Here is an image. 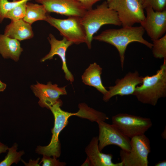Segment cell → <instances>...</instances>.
Wrapping results in <instances>:
<instances>
[{
  "instance_id": "cell-8",
  "label": "cell",
  "mask_w": 166,
  "mask_h": 166,
  "mask_svg": "<svg viewBox=\"0 0 166 166\" xmlns=\"http://www.w3.org/2000/svg\"><path fill=\"white\" fill-rule=\"evenodd\" d=\"M112 121V124L130 139L144 134L152 125L149 118L126 113H119L113 116Z\"/></svg>"
},
{
  "instance_id": "cell-28",
  "label": "cell",
  "mask_w": 166,
  "mask_h": 166,
  "mask_svg": "<svg viewBox=\"0 0 166 166\" xmlns=\"http://www.w3.org/2000/svg\"><path fill=\"white\" fill-rule=\"evenodd\" d=\"M39 159L40 158H38L36 160H30L28 163L25 162L23 160H22V161L26 166H40V164L38 163Z\"/></svg>"
},
{
  "instance_id": "cell-14",
  "label": "cell",
  "mask_w": 166,
  "mask_h": 166,
  "mask_svg": "<svg viewBox=\"0 0 166 166\" xmlns=\"http://www.w3.org/2000/svg\"><path fill=\"white\" fill-rule=\"evenodd\" d=\"M47 38L50 45V50L49 53L41 59V61L52 59L54 55H58L62 62V69L65 73V78L71 82H73L74 77L68 68L66 57L67 50L73 43L64 38L61 40H57L52 34H49Z\"/></svg>"
},
{
  "instance_id": "cell-4",
  "label": "cell",
  "mask_w": 166,
  "mask_h": 166,
  "mask_svg": "<svg viewBox=\"0 0 166 166\" xmlns=\"http://www.w3.org/2000/svg\"><path fill=\"white\" fill-rule=\"evenodd\" d=\"M62 103L61 101L59 99L49 108L54 119V125L51 130L52 135L50 142L48 145L37 147L36 152L39 154L57 158L61 155V145L59 139V135L68 124L69 117L75 116V113H69L62 110L61 108Z\"/></svg>"
},
{
  "instance_id": "cell-20",
  "label": "cell",
  "mask_w": 166,
  "mask_h": 166,
  "mask_svg": "<svg viewBox=\"0 0 166 166\" xmlns=\"http://www.w3.org/2000/svg\"><path fill=\"white\" fill-rule=\"evenodd\" d=\"M78 107L79 110L75 113L76 116L97 122L100 121H105L109 119V117L105 113L88 107L85 103L79 104Z\"/></svg>"
},
{
  "instance_id": "cell-6",
  "label": "cell",
  "mask_w": 166,
  "mask_h": 166,
  "mask_svg": "<svg viewBox=\"0 0 166 166\" xmlns=\"http://www.w3.org/2000/svg\"><path fill=\"white\" fill-rule=\"evenodd\" d=\"M129 152L121 149L120 156L123 166H148L151 152L150 141L144 134L130 139Z\"/></svg>"
},
{
  "instance_id": "cell-19",
  "label": "cell",
  "mask_w": 166,
  "mask_h": 166,
  "mask_svg": "<svg viewBox=\"0 0 166 166\" xmlns=\"http://www.w3.org/2000/svg\"><path fill=\"white\" fill-rule=\"evenodd\" d=\"M48 12L43 5L28 2L26 3L25 15L23 20L32 25L40 20L45 21Z\"/></svg>"
},
{
  "instance_id": "cell-32",
  "label": "cell",
  "mask_w": 166,
  "mask_h": 166,
  "mask_svg": "<svg viewBox=\"0 0 166 166\" xmlns=\"http://www.w3.org/2000/svg\"><path fill=\"white\" fill-rule=\"evenodd\" d=\"M6 85L0 80V92L3 91L6 89Z\"/></svg>"
},
{
  "instance_id": "cell-33",
  "label": "cell",
  "mask_w": 166,
  "mask_h": 166,
  "mask_svg": "<svg viewBox=\"0 0 166 166\" xmlns=\"http://www.w3.org/2000/svg\"><path fill=\"white\" fill-rule=\"evenodd\" d=\"M166 128L164 129V131L162 132L161 134V136L162 137V138H164V139H166Z\"/></svg>"
},
{
  "instance_id": "cell-23",
  "label": "cell",
  "mask_w": 166,
  "mask_h": 166,
  "mask_svg": "<svg viewBox=\"0 0 166 166\" xmlns=\"http://www.w3.org/2000/svg\"><path fill=\"white\" fill-rule=\"evenodd\" d=\"M27 1H25L16 6L10 10L6 14L5 18L12 21H16L24 18L26 13Z\"/></svg>"
},
{
  "instance_id": "cell-15",
  "label": "cell",
  "mask_w": 166,
  "mask_h": 166,
  "mask_svg": "<svg viewBox=\"0 0 166 166\" xmlns=\"http://www.w3.org/2000/svg\"><path fill=\"white\" fill-rule=\"evenodd\" d=\"M97 137H94L85 148V152L91 161V166H123L121 162L114 163L111 154L102 152L98 148Z\"/></svg>"
},
{
  "instance_id": "cell-24",
  "label": "cell",
  "mask_w": 166,
  "mask_h": 166,
  "mask_svg": "<svg viewBox=\"0 0 166 166\" xmlns=\"http://www.w3.org/2000/svg\"><path fill=\"white\" fill-rule=\"evenodd\" d=\"M30 0H14L10 2L8 0H0V23H2L6 14L10 10L25 1Z\"/></svg>"
},
{
  "instance_id": "cell-34",
  "label": "cell",
  "mask_w": 166,
  "mask_h": 166,
  "mask_svg": "<svg viewBox=\"0 0 166 166\" xmlns=\"http://www.w3.org/2000/svg\"><path fill=\"white\" fill-rule=\"evenodd\" d=\"M139 2H140L141 4L143 1V0H137Z\"/></svg>"
},
{
  "instance_id": "cell-16",
  "label": "cell",
  "mask_w": 166,
  "mask_h": 166,
  "mask_svg": "<svg viewBox=\"0 0 166 166\" xmlns=\"http://www.w3.org/2000/svg\"><path fill=\"white\" fill-rule=\"evenodd\" d=\"M4 34L19 41L32 38L34 33L31 25L23 19L16 21H11L5 28Z\"/></svg>"
},
{
  "instance_id": "cell-13",
  "label": "cell",
  "mask_w": 166,
  "mask_h": 166,
  "mask_svg": "<svg viewBox=\"0 0 166 166\" xmlns=\"http://www.w3.org/2000/svg\"><path fill=\"white\" fill-rule=\"evenodd\" d=\"M65 87H58L57 84L53 85L51 82L46 85L37 82L36 84L31 85V88L35 95L39 98V105L49 109L59 99L61 95L67 94Z\"/></svg>"
},
{
  "instance_id": "cell-29",
  "label": "cell",
  "mask_w": 166,
  "mask_h": 166,
  "mask_svg": "<svg viewBox=\"0 0 166 166\" xmlns=\"http://www.w3.org/2000/svg\"><path fill=\"white\" fill-rule=\"evenodd\" d=\"M8 147L0 141V154L6 152L8 149Z\"/></svg>"
},
{
  "instance_id": "cell-12",
  "label": "cell",
  "mask_w": 166,
  "mask_h": 166,
  "mask_svg": "<svg viewBox=\"0 0 166 166\" xmlns=\"http://www.w3.org/2000/svg\"><path fill=\"white\" fill-rule=\"evenodd\" d=\"M143 77L140 76L137 71L129 72L121 79H117L115 85L109 88L107 93L103 95V100L108 101L112 97L133 95L136 87L142 82Z\"/></svg>"
},
{
  "instance_id": "cell-27",
  "label": "cell",
  "mask_w": 166,
  "mask_h": 166,
  "mask_svg": "<svg viewBox=\"0 0 166 166\" xmlns=\"http://www.w3.org/2000/svg\"><path fill=\"white\" fill-rule=\"evenodd\" d=\"M83 5L86 10L93 8V5L97 2L102 0H78Z\"/></svg>"
},
{
  "instance_id": "cell-7",
  "label": "cell",
  "mask_w": 166,
  "mask_h": 166,
  "mask_svg": "<svg viewBox=\"0 0 166 166\" xmlns=\"http://www.w3.org/2000/svg\"><path fill=\"white\" fill-rule=\"evenodd\" d=\"M109 7L116 11L122 27L140 23L145 15L142 4L137 0H107Z\"/></svg>"
},
{
  "instance_id": "cell-22",
  "label": "cell",
  "mask_w": 166,
  "mask_h": 166,
  "mask_svg": "<svg viewBox=\"0 0 166 166\" xmlns=\"http://www.w3.org/2000/svg\"><path fill=\"white\" fill-rule=\"evenodd\" d=\"M152 49L153 56L157 58L166 59V35L152 40Z\"/></svg>"
},
{
  "instance_id": "cell-10",
  "label": "cell",
  "mask_w": 166,
  "mask_h": 166,
  "mask_svg": "<svg viewBox=\"0 0 166 166\" xmlns=\"http://www.w3.org/2000/svg\"><path fill=\"white\" fill-rule=\"evenodd\" d=\"M145 9L146 15L140 26L152 41L161 38L166 31V10L156 11L150 7Z\"/></svg>"
},
{
  "instance_id": "cell-21",
  "label": "cell",
  "mask_w": 166,
  "mask_h": 166,
  "mask_svg": "<svg viewBox=\"0 0 166 166\" xmlns=\"http://www.w3.org/2000/svg\"><path fill=\"white\" fill-rule=\"evenodd\" d=\"M18 144L15 143L8 148V152L4 159L0 162V166H10L13 163L17 164L21 160V157L24 154L23 150L17 151Z\"/></svg>"
},
{
  "instance_id": "cell-30",
  "label": "cell",
  "mask_w": 166,
  "mask_h": 166,
  "mask_svg": "<svg viewBox=\"0 0 166 166\" xmlns=\"http://www.w3.org/2000/svg\"><path fill=\"white\" fill-rule=\"evenodd\" d=\"M82 166H91V164L89 158L87 157L84 162L81 165Z\"/></svg>"
},
{
  "instance_id": "cell-5",
  "label": "cell",
  "mask_w": 166,
  "mask_h": 166,
  "mask_svg": "<svg viewBox=\"0 0 166 166\" xmlns=\"http://www.w3.org/2000/svg\"><path fill=\"white\" fill-rule=\"evenodd\" d=\"M45 21L57 29L63 38L73 44L86 43V34L81 17L71 16L66 19H60L48 14Z\"/></svg>"
},
{
  "instance_id": "cell-18",
  "label": "cell",
  "mask_w": 166,
  "mask_h": 166,
  "mask_svg": "<svg viewBox=\"0 0 166 166\" xmlns=\"http://www.w3.org/2000/svg\"><path fill=\"white\" fill-rule=\"evenodd\" d=\"M102 69L96 62L91 64L81 76L85 85L94 87L104 95L108 90L102 84L101 77Z\"/></svg>"
},
{
  "instance_id": "cell-1",
  "label": "cell",
  "mask_w": 166,
  "mask_h": 166,
  "mask_svg": "<svg viewBox=\"0 0 166 166\" xmlns=\"http://www.w3.org/2000/svg\"><path fill=\"white\" fill-rule=\"evenodd\" d=\"M144 32L141 26L122 27L120 29L105 30L99 35L93 36V39L107 43L116 48L119 53L121 66L123 69L125 52L129 44L133 42H138L152 49V43L143 37Z\"/></svg>"
},
{
  "instance_id": "cell-25",
  "label": "cell",
  "mask_w": 166,
  "mask_h": 166,
  "mask_svg": "<svg viewBox=\"0 0 166 166\" xmlns=\"http://www.w3.org/2000/svg\"><path fill=\"white\" fill-rule=\"evenodd\" d=\"M142 5L144 9L150 7L155 11H162L166 10V0H143Z\"/></svg>"
},
{
  "instance_id": "cell-2",
  "label": "cell",
  "mask_w": 166,
  "mask_h": 166,
  "mask_svg": "<svg viewBox=\"0 0 166 166\" xmlns=\"http://www.w3.org/2000/svg\"><path fill=\"white\" fill-rule=\"evenodd\" d=\"M141 103L155 106L158 100L166 96V59L155 74L143 77L140 86L133 94Z\"/></svg>"
},
{
  "instance_id": "cell-31",
  "label": "cell",
  "mask_w": 166,
  "mask_h": 166,
  "mask_svg": "<svg viewBox=\"0 0 166 166\" xmlns=\"http://www.w3.org/2000/svg\"><path fill=\"white\" fill-rule=\"evenodd\" d=\"M155 166H166V160H162L156 163L155 165Z\"/></svg>"
},
{
  "instance_id": "cell-26",
  "label": "cell",
  "mask_w": 166,
  "mask_h": 166,
  "mask_svg": "<svg viewBox=\"0 0 166 166\" xmlns=\"http://www.w3.org/2000/svg\"><path fill=\"white\" fill-rule=\"evenodd\" d=\"M57 158L45 155H43L40 164L42 163V166H64L66 165V163L64 162H61L59 160L57 159Z\"/></svg>"
},
{
  "instance_id": "cell-17",
  "label": "cell",
  "mask_w": 166,
  "mask_h": 166,
  "mask_svg": "<svg viewBox=\"0 0 166 166\" xmlns=\"http://www.w3.org/2000/svg\"><path fill=\"white\" fill-rule=\"evenodd\" d=\"M23 50L19 41L4 34H0V54L3 58L17 61Z\"/></svg>"
},
{
  "instance_id": "cell-3",
  "label": "cell",
  "mask_w": 166,
  "mask_h": 166,
  "mask_svg": "<svg viewBox=\"0 0 166 166\" xmlns=\"http://www.w3.org/2000/svg\"><path fill=\"white\" fill-rule=\"evenodd\" d=\"M81 18L86 34V44L89 49L91 48L94 34L102 26L106 24L121 25L117 12L109 7L106 1L96 8L87 10Z\"/></svg>"
},
{
  "instance_id": "cell-9",
  "label": "cell",
  "mask_w": 166,
  "mask_h": 166,
  "mask_svg": "<svg viewBox=\"0 0 166 166\" xmlns=\"http://www.w3.org/2000/svg\"><path fill=\"white\" fill-rule=\"evenodd\" d=\"M97 123L99 129L98 145L100 151L111 145L117 146L126 152L130 151V139L124 135L116 126L104 121H99Z\"/></svg>"
},
{
  "instance_id": "cell-11",
  "label": "cell",
  "mask_w": 166,
  "mask_h": 166,
  "mask_svg": "<svg viewBox=\"0 0 166 166\" xmlns=\"http://www.w3.org/2000/svg\"><path fill=\"white\" fill-rule=\"evenodd\" d=\"M44 6L48 13H55L68 17H82L86 10L78 0H35Z\"/></svg>"
}]
</instances>
